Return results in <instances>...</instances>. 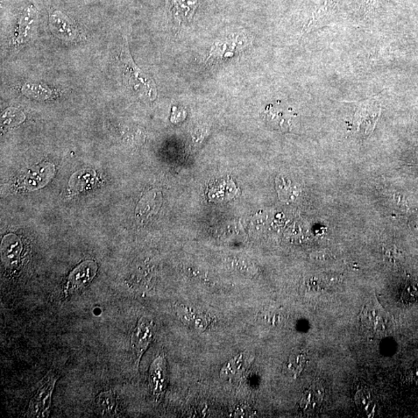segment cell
<instances>
[{"instance_id":"obj_6","label":"cell","mask_w":418,"mask_h":418,"mask_svg":"<svg viewBox=\"0 0 418 418\" xmlns=\"http://www.w3.org/2000/svg\"><path fill=\"white\" fill-rule=\"evenodd\" d=\"M360 321L372 334H382L387 329V321L385 311L379 304H368L360 314Z\"/></svg>"},{"instance_id":"obj_16","label":"cell","mask_w":418,"mask_h":418,"mask_svg":"<svg viewBox=\"0 0 418 418\" xmlns=\"http://www.w3.org/2000/svg\"><path fill=\"white\" fill-rule=\"evenodd\" d=\"M172 8L175 17L181 20H189L195 10L189 7V0H173Z\"/></svg>"},{"instance_id":"obj_14","label":"cell","mask_w":418,"mask_h":418,"mask_svg":"<svg viewBox=\"0 0 418 418\" xmlns=\"http://www.w3.org/2000/svg\"><path fill=\"white\" fill-rule=\"evenodd\" d=\"M246 358L244 354H239V355L234 357L226 364L221 371V375L223 378H230L232 375L239 373L242 371L244 364L246 362Z\"/></svg>"},{"instance_id":"obj_11","label":"cell","mask_w":418,"mask_h":418,"mask_svg":"<svg viewBox=\"0 0 418 418\" xmlns=\"http://www.w3.org/2000/svg\"><path fill=\"white\" fill-rule=\"evenodd\" d=\"M22 94L28 98L36 99L39 101H45L54 98L58 94L44 84L37 83H26L21 89Z\"/></svg>"},{"instance_id":"obj_7","label":"cell","mask_w":418,"mask_h":418,"mask_svg":"<svg viewBox=\"0 0 418 418\" xmlns=\"http://www.w3.org/2000/svg\"><path fill=\"white\" fill-rule=\"evenodd\" d=\"M49 27L54 36L61 40L70 41L77 38V31L73 21L59 10H55L50 15Z\"/></svg>"},{"instance_id":"obj_4","label":"cell","mask_w":418,"mask_h":418,"mask_svg":"<svg viewBox=\"0 0 418 418\" xmlns=\"http://www.w3.org/2000/svg\"><path fill=\"white\" fill-rule=\"evenodd\" d=\"M97 271L98 265L96 262L93 260L82 262L69 274L64 292L66 296L80 292L94 279Z\"/></svg>"},{"instance_id":"obj_3","label":"cell","mask_w":418,"mask_h":418,"mask_svg":"<svg viewBox=\"0 0 418 418\" xmlns=\"http://www.w3.org/2000/svg\"><path fill=\"white\" fill-rule=\"evenodd\" d=\"M155 331L156 326L152 318L147 316L140 318L131 338V348L137 365L152 342Z\"/></svg>"},{"instance_id":"obj_5","label":"cell","mask_w":418,"mask_h":418,"mask_svg":"<svg viewBox=\"0 0 418 418\" xmlns=\"http://www.w3.org/2000/svg\"><path fill=\"white\" fill-rule=\"evenodd\" d=\"M38 20V12L35 6L29 5L26 7L20 17L17 30L15 44L17 45L27 43L36 31Z\"/></svg>"},{"instance_id":"obj_8","label":"cell","mask_w":418,"mask_h":418,"mask_svg":"<svg viewBox=\"0 0 418 418\" xmlns=\"http://www.w3.org/2000/svg\"><path fill=\"white\" fill-rule=\"evenodd\" d=\"M150 386L153 395L160 400L164 396L167 386V370L164 357L156 358L150 369Z\"/></svg>"},{"instance_id":"obj_2","label":"cell","mask_w":418,"mask_h":418,"mask_svg":"<svg viewBox=\"0 0 418 418\" xmlns=\"http://www.w3.org/2000/svg\"><path fill=\"white\" fill-rule=\"evenodd\" d=\"M57 378L49 373L41 380L28 408L27 416L31 417H48L51 410L52 394Z\"/></svg>"},{"instance_id":"obj_17","label":"cell","mask_w":418,"mask_h":418,"mask_svg":"<svg viewBox=\"0 0 418 418\" xmlns=\"http://www.w3.org/2000/svg\"><path fill=\"white\" fill-rule=\"evenodd\" d=\"M307 361L306 354L304 352H299L294 354V355L290 358L288 362V369L290 372L294 373L295 375L301 373L303 370L304 365H306Z\"/></svg>"},{"instance_id":"obj_1","label":"cell","mask_w":418,"mask_h":418,"mask_svg":"<svg viewBox=\"0 0 418 418\" xmlns=\"http://www.w3.org/2000/svg\"><path fill=\"white\" fill-rule=\"evenodd\" d=\"M128 45L126 44L123 48L120 61L124 66V74L129 86L140 96L146 95V97L153 98L155 97L154 84L147 82V79L144 74L137 68L132 61L129 52Z\"/></svg>"},{"instance_id":"obj_15","label":"cell","mask_w":418,"mask_h":418,"mask_svg":"<svg viewBox=\"0 0 418 418\" xmlns=\"http://www.w3.org/2000/svg\"><path fill=\"white\" fill-rule=\"evenodd\" d=\"M116 398L112 392L106 391L98 396V406L103 415H112L114 412Z\"/></svg>"},{"instance_id":"obj_12","label":"cell","mask_w":418,"mask_h":418,"mask_svg":"<svg viewBox=\"0 0 418 418\" xmlns=\"http://www.w3.org/2000/svg\"><path fill=\"white\" fill-rule=\"evenodd\" d=\"M96 173L90 170H83L73 174L70 178L69 186L75 193H81L91 187L95 183Z\"/></svg>"},{"instance_id":"obj_9","label":"cell","mask_w":418,"mask_h":418,"mask_svg":"<svg viewBox=\"0 0 418 418\" xmlns=\"http://www.w3.org/2000/svg\"><path fill=\"white\" fill-rule=\"evenodd\" d=\"M22 244L13 234L6 236L1 244V258L3 265L10 269L16 268L20 260Z\"/></svg>"},{"instance_id":"obj_13","label":"cell","mask_w":418,"mask_h":418,"mask_svg":"<svg viewBox=\"0 0 418 418\" xmlns=\"http://www.w3.org/2000/svg\"><path fill=\"white\" fill-rule=\"evenodd\" d=\"M356 403L358 408L368 415H373L377 408V401L370 389H361L356 394Z\"/></svg>"},{"instance_id":"obj_10","label":"cell","mask_w":418,"mask_h":418,"mask_svg":"<svg viewBox=\"0 0 418 418\" xmlns=\"http://www.w3.org/2000/svg\"><path fill=\"white\" fill-rule=\"evenodd\" d=\"M323 400L324 391L322 387L313 385L304 394L300 406L304 412L308 414L315 413L317 410L321 408Z\"/></svg>"}]
</instances>
